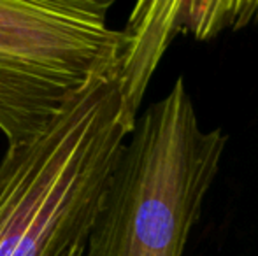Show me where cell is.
Masks as SVG:
<instances>
[{"label": "cell", "mask_w": 258, "mask_h": 256, "mask_svg": "<svg viewBox=\"0 0 258 256\" xmlns=\"http://www.w3.org/2000/svg\"><path fill=\"white\" fill-rule=\"evenodd\" d=\"M150 82L121 44L32 142L0 160V256H63L86 242Z\"/></svg>", "instance_id": "1"}, {"label": "cell", "mask_w": 258, "mask_h": 256, "mask_svg": "<svg viewBox=\"0 0 258 256\" xmlns=\"http://www.w3.org/2000/svg\"><path fill=\"white\" fill-rule=\"evenodd\" d=\"M228 135L204 130L177 77L136 121L81 256H184Z\"/></svg>", "instance_id": "2"}, {"label": "cell", "mask_w": 258, "mask_h": 256, "mask_svg": "<svg viewBox=\"0 0 258 256\" xmlns=\"http://www.w3.org/2000/svg\"><path fill=\"white\" fill-rule=\"evenodd\" d=\"M112 0H0V132L37 139L116 56Z\"/></svg>", "instance_id": "3"}, {"label": "cell", "mask_w": 258, "mask_h": 256, "mask_svg": "<svg viewBox=\"0 0 258 256\" xmlns=\"http://www.w3.org/2000/svg\"><path fill=\"white\" fill-rule=\"evenodd\" d=\"M256 16L258 2H177L179 34H191L199 41L213 39L225 28L237 30Z\"/></svg>", "instance_id": "4"}, {"label": "cell", "mask_w": 258, "mask_h": 256, "mask_svg": "<svg viewBox=\"0 0 258 256\" xmlns=\"http://www.w3.org/2000/svg\"><path fill=\"white\" fill-rule=\"evenodd\" d=\"M83 247H85V244H79V246H76V247H72L69 253H65L63 256H81L83 253Z\"/></svg>", "instance_id": "5"}]
</instances>
